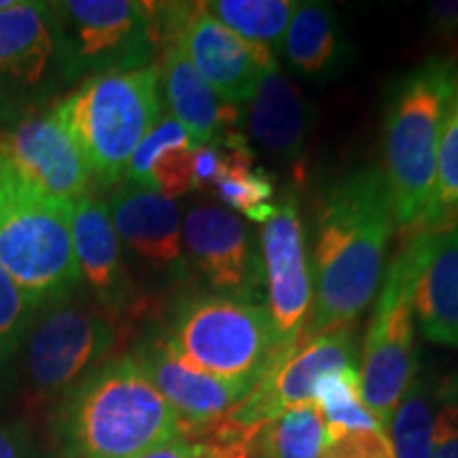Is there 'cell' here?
<instances>
[{"mask_svg": "<svg viewBox=\"0 0 458 458\" xmlns=\"http://www.w3.org/2000/svg\"><path fill=\"white\" fill-rule=\"evenodd\" d=\"M394 215L386 176L369 165L325 196L312 253V306L301 335L352 327L376 297Z\"/></svg>", "mask_w": 458, "mask_h": 458, "instance_id": "cell-1", "label": "cell"}, {"mask_svg": "<svg viewBox=\"0 0 458 458\" xmlns=\"http://www.w3.org/2000/svg\"><path fill=\"white\" fill-rule=\"evenodd\" d=\"M179 435L174 410L131 354L85 376L62 410L71 458H134Z\"/></svg>", "mask_w": 458, "mask_h": 458, "instance_id": "cell-2", "label": "cell"}, {"mask_svg": "<svg viewBox=\"0 0 458 458\" xmlns=\"http://www.w3.org/2000/svg\"><path fill=\"white\" fill-rule=\"evenodd\" d=\"M456 81V57H428L397 81L388 100L382 172L401 227L427 229L439 134Z\"/></svg>", "mask_w": 458, "mask_h": 458, "instance_id": "cell-3", "label": "cell"}, {"mask_svg": "<svg viewBox=\"0 0 458 458\" xmlns=\"http://www.w3.org/2000/svg\"><path fill=\"white\" fill-rule=\"evenodd\" d=\"M0 266L38 312L71 301L81 284L72 204L49 198L0 147Z\"/></svg>", "mask_w": 458, "mask_h": 458, "instance_id": "cell-4", "label": "cell"}, {"mask_svg": "<svg viewBox=\"0 0 458 458\" xmlns=\"http://www.w3.org/2000/svg\"><path fill=\"white\" fill-rule=\"evenodd\" d=\"M57 108L91 179L111 187L123 179L131 153L162 119L159 66L85 79Z\"/></svg>", "mask_w": 458, "mask_h": 458, "instance_id": "cell-5", "label": "cell"}, {"mask_svg": "<svg viewBox=\"0 0 458 458\" xmlns=\"http://www.w3.org/2000/svg\"><path fill=\"white\" fill-rule=\"evenodd\" d=\"M164 337L189 368L253 388L286 352L267 306L240 297H185L176 303Z\"/></svg>", "mask_w": 458, "mask_h": 458, "instance_id": "cell-6", "label": "cell"}, {"mask_svg": "<svg viewBox=\"0 0 458 458\" xmlns=\"http://www.w3.org/2000/svg\"><path fill=\"white\" fill-rule=\"evenodd\" d=\"M55 60L64 83L153 66L159 38L148 3L64 0L47 3Z\"/></svg>", "mask_w": 458, "mask_h": 458, "instance_id": "cell-7", "label": "cell"}, {"mask_svg": "<svg viewBox=\"0 0 458 458\" xmlns=\"http://www.w3.org/2000/svg\"><path fill=\"white\" fill-rule=\"evenodd\" d=\"M428 233L420 232L391 263L360 354V397L369 414L388 428L401 397L416 377L414 284L425 261Z\"/></svg>", "mask_w": 458, "mask_h": 458, "instance_id": "cell-8", "label": "cell"}, {"mask_svg": "<svg viewBox=\"0 0 458 458\" xmlns=\"http://www.w3.org/2000/svg\"><path fill=\"white\" fill-rule=\"evenodd\" d=\"M156 26L164 43L179 38L199 77L229 105L253 100L263 74L276 64L272 49L238 37L204 3L156 4Z\"/></svg>", "mask_w": 458, "mask_h": 458, "instance_id": "cell-9", "label": "cell"}, {"mask_svg": "<svg viewBox=\"0 0 458 458\" xmlns=\"http://www.w3.org/2000/svg\"><path fill=\"white\" fill-rule=\"evenodd\" d=\"M117 342V327L106 312L77 301L49 308L26 337V371L41 393H60L100 368Z\"/></svg>", "mask_w": 458, "mask_h": 458, "instance_id": "cell-10", "label": "cell"}, {"mask_svg": "<svg viewBox=\"0 0 458 458\" xmlns=\"http://www.w3.org/2000/svg\"><path fill=\"white\" fill-rule=\"evenodd\" d=\"M352 327L320 335H300L291 351L280 354L259 385L227 411L232 420L263 428L284 411L314 403V388L331 371L357 368Z\"/></svg>", "mask_w": 458, "mask_h": 458, "instance_id": "cell-11", "label": "cell"}, {"mask_svg": "<svg viewBox=\"0 0 458 458\" xmlns=\"http://www.w3.org/2000/svg\"><path fill=\"white\" fill-rule=\"evenodd\" d=\"M261 250L267 284V312L280 346L289 351L306 327L312 306V276L303 246L300 206L291 189L276 202L270 221L263 223Z\"/></svg>", "mask_w": 458, "mask_h": 458, "instance_id": "cell-12", "label": "cell"}, {"mask_svg": "<svg viewBox=\"0 0 458 458\" xmlns=\"http://www.w3.org/2000/svg\"><path fill=\"white\" fill-rule=\"evenodd\" d=\"M62 79L47 3L20 0L0 13V113L37 106ZM64 81V79H62Z\"/></svg>", "mask_w": 458, "mask_h": 458, "instance_id": "cell-13", "label": "cell"}, {"mask_svg": "<svg viewBox=\"0 0 458 458\" xmlns=\"http://www.w3.org/2000/svg\"><path fill=\"white\" fill-rule=\"evenodd\" d=\"M0 147L9 162L49 198L74 204L89 196L94 179L57 102L47 111L26 114Z\"/></svg>", "mask_w": 458, "mask_h": 458, "instance_id": "cell-14", "label": "cell"}, {"mask_svg": "<svg viewBox=\"0 0 458 458\" xmlns=\"http://www.w3.org/2000/svg\"><path fill=\"white\" fill-rule=\"evenodd\" d=\"M179 418L181 435H189L227 414L253 386L216 380L189 368L170 348L164 334H151L131 354Z\"/></svg>", "mask_w": 458, "mask_h": 458, "instance_id": "cell-15", "label": "cell"}, {"mask_svg": "<svg viewBox=\"0 0 458 458\" xmlns=\"http://www.w3.org/2000/svg\"><path fill=\"white\" fill-rule=\"evenodd\" d=\"M182 246L189 259L213 289L229 295H250L261 276L250 249L249 225L236 213L199 206L182 221Z\"/></svg>", "mask_w": 458, "mask_h": 458, "instance_id": "cell-16", "label": "cell"}, {"mask_svg": "<svg viewBox=\"0 0 458 458\" xmlns=\"http://www.w3.org/2000/svg\"><path fill=\"white\" fill-rule=\"evenodd\" d=\"M113 227L142 263L153 270H179L182 263V223L174 199L123 181L108 202Z\"/></svg>", "mask_w": 458, "mask_h": 458, "instance_id": "cell-17", "label": "cell"}, {"mask_svg": "<svg viewBox=\"0 0 458 458\" xmlns=\"http://www.w3.org/2000/svg\"><path fill=\"white\" fill-rule=\"evenodd\" d=\"M72 242L81 283L108 312H119L130 301L131 283L123 266L122 242L114 232L108 206L98 198L72 204Z\"/></svg>", "mask_w": 458, "mask_h": 458, "instance_id": "cell-18", "label": "cell"}, {"mask_svg": "<svg viewBox=\"0 0 458 458\" xmlns=\"http://www.w3.org/2000/svg\"><path fill=\"white\" fill-rule=\"evenodd\" d=\"M162 47L159 81L164 85L172 117L185 128L193 147L223 140L232 131H238L236 128L242 119L240 108L223 100L199 77L179 38H168Z\"/></svg>", "mask_w": 458, "mask_h": 458, "instance_id": "cell-19", "label": "cell"}, {"mask_svg": "<svg viewBox=\"0 0 458 458\" xmlns=\"http://www.w3.org/2000/svg\"><path fill=\"white\" fill-rule=\"evenodd\" d=\"M411 308L428 342L458 348V225L428 233Z\"/></svg>", "mask_w": 458, "mask_h": 458, "instance_id": "cell-20", "label": "cell"}, {"mask_svg": "<svg viewBox=\"0 0 458 458\" xmlns=\"http://www.w3.org/2000/svg\"><path fill=\"white\" fill-rule=\"evenodd\" d=\"M312 108L289 81L278 62L263 74L249 111V131L263 151L284 164L301 156L310 131Z\"/></svg>", "mask_w": 458, "mask_h": 458, "instance_id": "cell-21", "label": "cell"}, {"mask_svg": "<svg viewBox=\"0 0 458 458\" xmlns=\"http://www.w3.org/2000/svg\"><path fill=\"white\" fill-rule=\"evenodd\" d=\"M123 179L170 199L193 191V142L172 114H162L136 147Z\"/></svg>", "mask_w": 458, "mask_h": 458, "instance_id": "cell-22", "label": "cell"}, {"mask_svg": "<svg viewBox=\"0 0 458 458\" xmlns=\"http://www.w3.org/2000/svg\"><path fill=\"white\" fill-rule=\"evenodd\" d=\"M283 49L297 72L312 79L329 77L344 60V41L335 11L325 3H297Z\"/></svg>", "mask_w": 458, "mask_h": 458, "instance_id": "cell-23", "label": "cell"}, {"mask_svg": "<svg viewBox=\"0 0 458 458\" xmlns=\"http://www.w3.org/2000/svg\"><path fill=\"white\" fill-rule=\"evenodd\" d=\"M225 153L223 172L216 181V193L225 202L227 210H238L255 223L270 221L276 210V182L263 168L255 165V156L240 131H232L223 140H216Z\"/></svg>", "mask_w": 458, "mask_h": 458, "instance_id": "cell-24", "label": "cell"}, {"mask_svg": "<svg viewBox=\"0 0 458 458\" xmlns=\"http://www.w3.org/2000/svg\"><path fill=\"white\" fill-rule=\"evenodd\" d=\"M206 11L223 26L246 41L278 51L297 3L291 0H215L204 3Z\"/></svg>", "mask_w": 458, "mask_h": 458, "instance_id": "cell-25", "label": "cell"}, {"mask_svg": "<svg viewBox=\"0 0 458 458\" xmlns=\"http://www.w3.org/2000/svg\"><path fill=\"white\" fill-rule=\"evenodd\" d=\"M435 425V388L414 377L401 397L386 428L394 458H431Z\"/></svg>", "mask_w": 458, "mask_h": 458, "instance_id": "cell-26", "label": "cell"}, {"mask_svg": "<svg viewBox=\"0 0 458 458\" xmlns=\"http://www.w3.org/2000/svg\"><path fill=\"white\" fill-rule=\"evenodd\" d=\"M325 448V422L317 405L284 411L263 427L257 442L259 458H320Z\"/></svg>", "mask_w": 458, "mask_h": 458, "instance_id": "cell-27", "label": "cell"}, {"mask_svg": "<svg viewBox=\"0 0 458 458\" xmlns=\"http://www.w3.org/2000/svg\"><path fill=\"white\" fill-rule=\"evenodd\" d=\"M454 225H458V81L439 134L433 204L425 232H445Z\"/></svg>", "mask_w": 458, "mask_h": 458, "instance_id": "cell-28", "label": "cell"}, {"mask_svg": "<svg viewBox=\"0 0 458 458\" xmlns=\"http://www.w3.org/2000/svg\"><path fill=\"white\" fill-rule=\"evenodd\" d=\"M37 312L28 295L0 266V365L24 346Z\"/></svg>", "mask_w": 458, "mask_h": 458, "instance_id": "cell-29", "label": "cell"}, {"mask_svg": "<svg viewBox=\"0 0 458 458\" xmlns=\"http://www.w3.org/2000/svg\"><path fill=\"white\" fill-rule=\"evenodd\" d=\"M320 458H394L382 427L325 425V448Z\"/></svg>", "mask_w": 458, "mask_h": 458, "instance_id": "cell-30", "label": "cell"}, {"mask_svg": "<svg viewBox=\"0 0 458 458\" xmlns=\"http://www.w3.org/2000/svg\"><path fill=\"white\" fill-rule=\"evenodd\" d=\"M431 458H458V371L435 386Z\"/></svg>", "mask_w": 458, "mask_h": 458, "instance_id": "cell-31", "label": "cell"}, {"mask_svg": "<svg viewBox=\"0 0 458 458\" xmlns=\"http://www.w3.org/2000/svg\"><path fill=\"white\" fill-rule=\"evenodd\" d=\"M225 153L219 142L193 147V191L215 189L223 172Z\"/></svg>", "mask_w": 458, "mask_h": 458, "instance_id": "cell-32", "label": "cell"}, {"mask_svg": "<svg viewBox=\"0 0 458 458\" xmlns=\"http://www.w3.org/2000/svg\"><path fill=\"white\" fill-rule=\"evenodd\" d=\"M427 15L433 34H437L444 41H450L458 49V0L428 3Z\"/></svg>", "mask_w": 458, "mask_h": 458, "instance_id": "cell-33", "label": "cell"}, {"mask_svg": "<svg viewBox=\"0 0 458 458\" xmlns=\"http://www.w3.org/2000/svg\"><path fill=\"white\" fill-rule=\"evenodd\" d=\"M134 458H206V454L198 444L189 442V439L179 435V437L170 439V442L153 445V448L140 452Z\"/></svg>", "mask_w": 458, "mask_h": 458, "instance_id": "cell-34", "label": "cell"}, {"mask_svg": "<svg viewBox=\"0 0 458 458\" xmlns=\"http://www.w3.org/2000/svg\"><path fill=\"white\" fill-rule=\"evenodd\" d=\"M0 458H28L15 431L0 425Z\"/></svg>", "mask_w": 458, "mask_h": 458, "instance_id": "cell-35", "label": "cell"}, {"mask_svg": "<svg viewBox=\"0 0 458 458\" xmlns=\"http://www.w3.org/2000/svg\"><path fill=\"white\" fill-rule=\"evenodd\" d=\"M17 3H20V0H0V13H3V11H7V9H13Z\"/></svg>", "mask_w": 458, "mask_h": 458, "instance_id": "cell-36", "label": "cell"}]
</instances>
